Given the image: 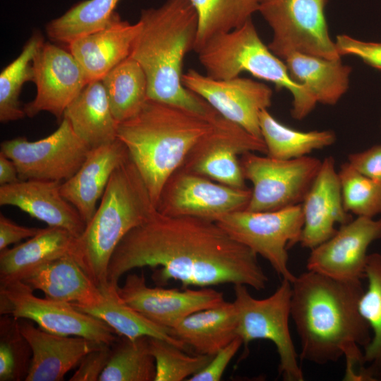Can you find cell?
I'll list each match as a JSON object with an SVG mask.
<instances>
[{
	"mask_svg": "<svg viewBox=\"0 0 381 381\" xmlns=\"http://www.w3.org/2000/svg\"><path fill=\"white\" fill-rule=\"evenodd\" d=\"M157 268L159 286L171 280L183 287L243 284L265 289L267 275L258 255L232 238L215 222L194 217H171L157 210L130 231L115 248L107 270L109 288L133 269Z\"/></svg>",
	"mask_w": 381,
	"mask_h": 381,
	"instance_id": "cell-1",
	"label": "cell"
},
{
	"mask_svg": "<svg viewBox=\"0 0 381 381\" xmlns=\"http://www.w3.org/2000/svg\"><path fill=\"white\" fill-rule=\"evenodd\" d=\"M361 280L344 281L307 270L291 282V318L301 341V360L324 365L346 360L345 379L361 364L371 339L358 303Z\"/></svg>",
	"mask_w": 381,
	"mask_h": 381,
	"instance_id": "cell-2",
	"label": "cell"
},
{
	"mask_svg": "<svg viewBox=\"0 0 381 381\" xmlns=\"http://www.w3.org/2000/svg\"><path fill=\"white\" fill-rule=\"evenodd\" d=\"M131 56L142 66L147 80L148 99L173 104L206 119L218 112L182 83L185 56L194 50L197 13L188 0H167L144 8Z\"/></svg>",
	"mask_w": 381,
	"mask_h": 381,
	"instance_id": "cell-3",
	"label": "cell"
},
{
	"mask_svg": "<svg viewBox=\"0 0 381 381\" xmlns=\"http://www.w3.org/2000/svg\"><path fill=\"white\" fill-rule=\"evenodd\" d=\"M212 119L147 99L135 115L118 123L117 138L126 146L155 206L167 180L211 131Z\"/></svg>",
	"mask_w": 381,
	"mask_h": 381,
	"instance_id": "cell-4",
	"label": "cell"
},
{
	"mask_svg": "<svg viewBox=\"0 0 381 381\" xmlns=\"http://www.w3.org/2000/svg\"><path fill=\"white\" fill-rule=\"evenodd\" d=\"M157 210L131 159L112 174L99 207L82 234L75 238L71 256L101 289H108L107 270L122 238Z\"/></svg>",
	"mask_w": 381,
	"mask_h": 381,
	"instance_id": "cell-5",
	"label": "cell"
},
{
	"mask_svg": "<svg viewBox=\"0 0 381 381\" xmlns=\"http://www.w3.org/2000/svg\"><path fill=\"white\" fill-rule=\"evenodd\" d=\"M197 53L206 75L213 79H231L248 72L289 90L293 97L291 114L295 119L306 117L318 104L291 78L285 62L262 42L252 18L234 30L212 37Z\"/></svg>",
	"mask_w": 381,
	"mask_h": 381,
	"instance_id": "cell-6",
	"label": "cell"
},
{
	"mask_svg": "<svg viewBox=\"0 0 381 381\" xmlns=\"http://www.w3.org/2000/svg\"><path fill=\"white\" fill-rule=\"evenodd\" d=\"M291 298V282L287 279H282L275 291L262 299L252 296L247 286L235 284L236 332L246 347L256 339L271 341L279 358V375L285 381H303L289 329Z\"/></svg>",
	"mask_w": 381,
	"mask_h": 381,
	"instance_id": "cell-7",
	"label": "cell"
},
{
	"mask_svg": "<svg viewBox=\"0 0 381 381\" xmlns=\"http://www.w3.org/2000/svg\"><path fill=\"white\" fill-rule=\"evenodd\" d=\"M328 1H261L258 11L273 32L270 49L284 60L292 53L341 59L328 31L325 13Z\"/></svg>",
	"mask_w": 381,
	"mask_h": 381,
	"instance_id": "cell-8",
	"label": "cell"
},
{
	"mask_svg": "<svg viewBox=\"0 0 381 381\" xmlns=\"http://www.w3.org/2000/svg\"><path fill=\"white\" fill-rule=\"evenodd\" d=\"M215 222L232 238L267 260L282 279L294 281L288 249L300 242L304 222L301 204L273 211L238 210Z\"/></svg>",
	"mask_w": 381,
	"mask_h": 381,
	"instance_id": "cell-9",
	"label": "cell"
},
{
	"mask_svg": "<svg viewBox=\"0 0 381 381\" xmlns=\"http://www.w3.org/2000/svg\"><path fill=\"white\" fill-rule=\"evenodd\" d=\"M245 179L253 184L244 209L273 211L301 204L314 181L322 160L311 156L279 159L248 152L239 159Z\"/></svg>",
	"mask_w": 381,
	"mask_h": 381,
	"instance_id": "cell-10",
	"label": "cell"
},
{
	"mask_svg": "<svg viewBox=\"0 0 381 381\" xmlns=\"http://www.w3.org/2000/svg\"><path fill=\"white\" fill-rule=\"evenodd\" d=\"M24 282L0 284V313L35 322L52 334L75 336L112 345L116 333L106 322L73 305L36 296Z\"/></svg>",
	"mask_w": 381,
	"mask_h": 381,
	"instance_id": "cell-11",
	"label": "cell"
},
{
	"mask_svg": "<svg viewBox=\"0 0 381 381\" xmlns=\"http://www.w3.org/2000/svg\"><path fill=\"white\" fill-rule=\"evenodd\" d=\"M90 150L65 117L44 138L18 137L1 143V152L14 162L20 180L65 181L81 167Z\"/></svg>",
	"mask_w": 381,
	"mask_h": 381,
	"instance_id": "cell-12",
	"label": "cell"
},
{
	"mask_svg": "<svg viewBox=\"0 0 381 381\" xmlns=\"http://www.w3.org/2000/svg\"><path fill=\"white\" fill-rule=\"evenodd\" d=\"M267 154L262 138L255 137L219 113L211 131L193 146L179 168L237 188H247L238 155Z\"/></svg>",
	"mask_w": 381,
	"mask_h": 381,
	"instance_id": "cell-13",
	"label": "cell"
},
{
	"mask_svg": "<svg viewBox=\"0 0 381 381\" xmlns=\"http://www.w3.org/2000/svg\"><path fill=\"white\" fill-rule=\"evenodd\" d=\"M251 193L250 188L231 187L178 169L164 184L156 208L167 216L216 222L226 214L244 210Z\"/></svg>",
	"mask_w": 381,
	"mask_h": 381,
	"instance_id": "cell-14",
	"label": "cell"
},
{
	"mask_svg": "<svg viewBox=\"0 0 381 381\" xmlns=\"http://www.w3.org/2000/svg\"><path fill=\"white\" fill-rule=\"evenodd\" d=\"M182 83L221 116L262 138L260 114L272 104V90L268 85L239 76L226 80L213 79L193 69L183 74Z\"/></svg>",
	"mask_w": 381,
	"mask_h": 381,
	"instance_id": "cell-15",
	"label": "cell"
},
{
	"mask_svg": "<svg viewBox=\"0 0 381 381\" xmlns=\"http://www.w3.org/2000/svg\"><path fill=\"white\" fill-rule=\"evenodd\" d=\"M117 292L127 305L152 322L169 329L194 313L226 301L223 292L208 287L183 290L150 287L143 273L128 274Z\"/></svg>",
	"mask_w": 381,
	"mask_h": 381,
	"instance_id": "cell-16",
	"label": "cell"
},
{
	"mask_svg": "<svg viewBox=\"0 0 381 381\" xmlns=\"http://www.w3.org/2000/svg\"><path fill=\"white\" fill-rule=\"evenodd\" d=\"M33 69L37 93L23 106L25 115L47 111L63 119L67 107L89 83L81 66L70 52L44 42L34 57Z\"/></svg>",
	"mask_w": 381,
	"mask_h": 381,
	"instance_id": "cell-17",
	"label": "cell"
},
{
	"mask_svg": "<svg viewBox=\"0 0 381 381\" xmlns=\"http://www.w3.org/2000/svg\"><path fill=\"white\" fill-rule=\"evenodd\" d=\"M380 238L381 217H356L310 250L307 270L339 280H361L365 277L368 249Z\"/></svg>",
	"mask_w": 381,
	"mask_h": 381,
	"instance_id": "cell-18",
	"label": "cell"
},
{
	"mask_svg": "<svg viewBox=\"0 0 381 381\" xmlns=\"http://www.w3.org/2000/svg\"><path fill=\"white\" fill-rule=\"evenodd\" d=\"M303 227L299 243L313 249L332 236L336 224L351 221L344 208L338 171L333 157L322 160L320 170L302 203Z\"/></svg>",
	"mask_w": 381,
	"mask_h": 381,
	"instance_id": "cell-19",
	"label": "cell"
},
{
	"mask_svg": "<svg viewBox=\"0 0 381 381\" xmlns=\"http://www.w3.org/2000/svg\"><path fill=\"white\" fill-rule=\"evenodd\" d=\"M60 181L20 180L0 186V205L16 207L48 226L59 227L79 237L86 223L61 194Z\"/></svg>",
	"mask_w": 381,
	"mask_h": 381,
	"instance_id": "cell-20",
	"label": "cell"
},
{
	"mask_svg": "<svg viewBox=\"0 0 381 381\" xmlns=\"http://www.w3.org/2000/svg\"><path fill=\"white\" fill-rule=\"evenodd\" d=\"M18 320L19 330L32 350L25 381H61L87 353L102 344L80 337L47 332L26 319Z\"/></svg>",
	"mask_w": 381,
	"mask_h": 381,
	"instance_id": "cell-21",
	"label": "cell"
},
{
	"mask_svg": "<svg viewBox=\"0 0 381 381\" xmlns=\"http://www.w3.org/2000/svg\"><path fill=\"white\" fill-rule=\"evenodd\" d=\"M129 158L126 146L114 141L91 148L78 170L61 184L63 196L88 223L97 210L110 178L116 168Z\"/></svg>",
	"mask_w": 381,
	"mask_h": 381,
	"instance_id": "cell-22",
	"label": "cell"
},
{
	"mask_svg": "<svg viewBox=\"0 0 381 381\" xmlns=\"http://www.w3.org/2000/svg\"><path fill=\"white\" fill-rule=\"evenodd\" d=\"M138 22L131 24L116 12L103 29L78 38L68 46L88 82L102 79L131 55L139 32Z\"/></svg>",
	"mask_w": 381,
	"mask_h": 381,
	"instance_id": "cell-23",
	"label": "cell"
},
{
	"mask_svg": "<svg viewBox=\"0 0 381 381\" xmlns=\"http://www.w3.org/2000/svg\"><path fill=\"white\" fill-rule=\"evenodd\" d=\"M23 282L33 291H42L47 298L78 308L97 306L104 298L101 289L71 255L40 267Z\"/></svg>",
	"mask_w": 381,
	"mask_h": 381,
	"instance_id": "cell-24",
	"label": "cell"
},
{
	"mask_svg": "<svg viewBox=\"0 0 381 381\" xmlns=\"http://www.w3.org/2000/svg\"><path fill=\"white\" fill-rule=\"evenodd\" d=\"M75 237L53 226L41 229L34 236L0 253V284L23 281L40 267L71 255Z\"/></svg>",
	"mask_w": 381,
	"mask_h": 381,
	"instance_id": "cell-25",
	"label": "cell"
},
{
	"mask_svg": "<svg viewBox=\"0 0 381 381\" xmlns=\"http://www.w3.org/2000/svg\"><path fill=\"white\" fill-rule=\"evenodd\" d=\"M234 303L194 313L171 329L173 337L195 354L214 356L237 336Z\"/></svg>",
	"mask_w": 381,
	"mask_h": 381,
	"instance_id": "cell-26",
	"label": "cell"
},
{
	"mask_svg": "<svg viewBox=\"0 0 381 381\" xmlns=\"http://www.w3.org/2000/svg\"><path fill=\"white\" fill-rule=\"evenodd\" d=\"M63 117L90 149L117 139L119 123L101 80L89 82L67 107Z\"/></svg>",
	"mask_w": 381,
	"mask_h": 381,
	"instance_id": "cell-27",
	"label": "cell"
},
{
	"mask_svg": "<svg viewBox=\"0 0 381 381\" xmlns=\"http://www.w3.org/2000/svg\"><path fill=\"white\" fill-rule=\"evenodd\" d=\"M284 62L291 78L303 85L317 103L334 105L349 89L351 68L343 64L341 59L292 53Z\"/></svg>",
	"mask_w": 381,
	"mask_h": 381,
	"instance_id": "cell-28",
	"label": "cell"
},
{
	"mask_svg": "<svg viewBox=\"0 0 381 381\" xmlns=\"http://www.w3.org/2000/svg\"><path fill=\"white\" fill-rule=\"evenodd\" d=\"M368 286L360 298L359 311L369 325L371 339L363 348L357 380L381 378V253L368 254L365 269Z\"/></svg>",
	"mask_w": 381,
	"mask_h": 381,
	"instance_id": "cell-29",
	"label": "cell"
},
{
	"mask_svg": "<svg viewBox=\"0 0 381 381\" xmlns=\"http://www.w3.org/2000/svg\"><path fill=\"white\" fill-rule=\"evenodd\" d=\"M104 298L99 304L78 308L106 322L116 334L129 339L142 337H157L166 340L182 350L185 344L172 336L171 329L159 325L127 305L119 297L117 289L103 291Z\"/></svg>",
	"mask_w": 381,
	"mask_h": 381,
	"instance_id": "cell-30",
	"label": "cell"
},
{
	"mask_svg": "<svg viewBox=\"0 0 381 381\" xmlns=\"http://www.w3.org/2000/svg\"><path fill=\"white\" fill-rule=\"evenodd\" d=\"M259 121L262 138L267 148L266 155L272 158L303 157L314 150L329 147L336 141L332 131H297L280 123L267 109L261 111Z\"/></svg>",
	"mask_w": 381,
	"mask_h": 381,
	"instance_id": "cell-31",
	"label": "cell"
},
{
	"mask_svg": "<svg viewBox=\"0 0 381 381\" xmlns=\"http://www.w3.org/2000/svg\"><path fill=\"white\" fill-rule=\"evenodd\" d=\"M101 81L118 123L135 115L148 99L145 71L131 56L111 69Z\"/></svg>",
	"mask_w": 381,
	"mask_h": 381,
	"instance_id": "cell-32",
	"label": "cell"
},
{
	"mask_svg": "<svg viewBox=\"0 0 381 381\" xmlns=\"http://www.w3.org/2000/svg\"><path fill=\"white\" fill-rule=\"evenodd\" d=\"M120 0H85L80 1L46 25L48 37L67 44L100 30L111 20Z\"/></svg>",
	"mask_w": 381,
	"mask_h": 381,
	"instance_id": "cell-33",
	"label": "cell"
},
{
	"mask_svg": "<svg viewBox=\"0 0 381 381\" xmlns=\"http://www.w3.org/2000/svg\"><path fill=\"white\" fill-rule=\"evenodd\" d=\"M198 17L194 51L212 37L234 30L258 11V0H188Z\"/></svg>",
	"mask_w": 381,
	"mask_h": 381,
	"instance_id": "cell-34",
	"label": "cell"
},
{
	"mask_svg": "<svg viewBox=\"0 0 381 381\" xmlns=\"http://www.w3.org/2000/svg\"><path fill=\"white\" fill-rule=\"evenodd\" d=\"M44 42L39 32L26 42L22 52L0 74V121L6 123L25 117L19 98L24 83L34 80L33 59Z\"/></svg>",
	"mask_w": 381,
	"mask_h": 381,
	"instance_id": "cell-35",
	"label": "cell"
},
{
	"mask_svg": "<svg viewBox=\"0 0 381 381\" xmlns=\"http://www.w3.org/2000/svg\"><path fill=\"white\" fill-rule=\"evenodd\" d=\"M148 337L132 340L122 337L113 344L99 381H155V361L150 352Z\"/></svg>",
	"mask_w": 381,
	"mask_h": 381,
	"instance_id": "cell-36",
	"label": "cell"
},
{
	"mask_svg": "<svg viewBox=\"0 0 381 381\" xmlns=\"http://www.w3.org/2000/svg\"><path fill=\"white\" fill-rule=\"evenodd\" d=\"M343 205L356 217L374 218L381 215V183L363 175L348 162L338 171Z\"/></svg>",
	"mask_w": 381,
	"mask_h": 381,
	"instance_id": "cell-37",
	"label": "cell"
},
{
	"mask_svg": "<svg viewBox=\"0 0 381 381\" xmlns=\"http://www.w3.org/2000/svg\"><path fill=\"white\" fill-rule=\"evenodd\" d=\"M150 352L155 361V381H181L201 370L213 356L188 355L174 344L157 337H148Z\"/></svg>",
	"mask_w": 381,
	"mask_h": 381,
	"instance_id": "cell-38",
	"label": "cell"
},
{
	"mask_svg": "<svg viewBox=\"0 0 381 381\" xmlns=\"http://www.w3.org/2000/svg\"><path fill=\"white\" fill-rule=\"evenodd\" d=\"M0 320V380H24L28 373L32 350L15 318L1 315Z\"/></svg>",
	"mask_w": 381,
	"mask_h": 381,
	"instance_id": "cell-39",
	"label": "cell"
},
{
	"mask_svg": "<svg viewBox=\"0 0 381 381\" xmlns=\"http://www.w3.org/2000/svg\"><path fill=\"white\" fill-rule=\"evenodd\" d=\"M334 42L341 56H354L381 70V42H365L346 35L337 36Z\"/></svg>",
	"mask_w": 381,
	"mask_h": 381,
	"instance_id": "cell-40",
	"label": "cell"
},
{
	"mask_svg": "<svg viewBox=\"0 0 381 381\" xmlns=\"http://www.w3.org/2000/svg\"><path fill=\"white\" fill-rule=\"evenodd\" d=\"M111 345L102 344L87 353L81 360L70 381H97L107 366L111 355Z\"/></svg>",
	"mask_w": 381,
	"mask_h": 381,
	"instance_id": "cell-41",
	"label": "cell"
},
{
	"mask_svg": "<svg viewBox=\"0 0 381 381\" xmlns=\"http://www.w3.org/2000/svg\"><path fill=\"white\" fill-rule=\"evenodd\" d=\"M242 344V339L238 336L236 337L231 342L214 355L205 368L187 380L219 381L229 363Z\"/></svg>",
	"mask_w": 381,
	"mask_h": 381,
	"instance_id": "cell-42",
	"label": "cell"
},
{
	"mask_svg": "<svg viewBox=\"0 0 381 381\" xmlns=\"http://www.w3.org/2000/svg\"><path fill=\"white\" fill-rule=\"evenodd\" d=\"M347 162L363 175L381 183V145L351 153Z\"/></svg>",
	"mask_w": 381,
	"mask_h": 381,
	"instance_id": "cell-43",
	"label": "cell"
},
{
	"mask_svg": "<svg viewBox=\"0 0 381 381\" xmlns=\"http://www.w3.org/2000/svg\"><path fill=\"white\" fill-rule=\"evenodd\" d=\"M41 229L17 224L2 213L0 214V250L23 239L35 236Z\"/></svg>",
	"mask_w": 381,
	"mask_h": 381,
	"instance_id": "cell-44",
	"label": "cell"
},
{
	"mask_svg": "<svg viewBox=\"0 0 381 381\" xmlns=\"http://www.w3.org/2000/svg\"><path fill=\"white\" fill-rule=\"evenodd\" d=\"M20 181L14 162L0 152V186L14 183Z\"/></svg>",
	"mask_w": 381,
	"mask_h": 381,
	"instance_id": "cell-45",
	"label": "cell"
},
{
	"mask_svg": "<svg viewBox=\"0 0 381 381\" xmlns=\"http://www.w3.org/2000/svg\"><path fill=\"white\" fill-rule=\"evenodd\" d=\"M380 128H381V117H380Z\"/></svg>",
	"mask_w": 381,
	"mask_h": 381,
	"instance_id": "cell-46",
	"label": "cell"
},
{
	"mask_svg": "<svg viewBox=\"0 0 381 381\" xmlns=\"http://www.w3.org/2000/svg\"><path fill=\"white\" fill-rule=\"evenodd\" d=\"M258 1H259V2H260V1H262V0H258Z\"/></svg>",
	"mask_w": 381,
	"mask_h": 381,
	"instance_id": "cell-47",
	"label": "cell"
}]
</instances>
